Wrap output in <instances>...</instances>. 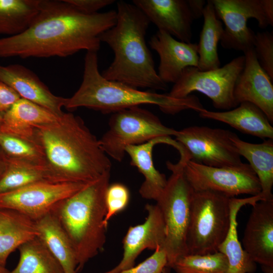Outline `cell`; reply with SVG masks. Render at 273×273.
<instances>
[{
	"label": "cell",
	"instance_id": "1",
	"mask_svg": "<svg viewBox=\"0 0 273 273\" xmlns=\"http://www.w3.org/2000/svg\"><path fill=\"white\" fill-rule=\"evenodd\" d=\"M117 12L84 14L63 1L39 0L38 12L23 32L0 38V57H66L98 52L100 35L113 27Z\"/></svg>",
	"mask_w": 273,
	"mask_h": 273
},
{
	"label": "cell",
	"instance_id": "2",
	"mask_svg": "<svg viewBox=\"0 0 273 273\" xmlns=\"http://www.w3.org/2000/svg\"><path fill=\"white\" fill-rule=\"evenodd\" d=\"M34 136L52 181L89 184L111 170L99 140L79 116L64 113L53 122L37 126Z\"/></svg>",
	"mask_w": 273,
	"mask_h": 273
},
{
	"label": "cell",
	"instance_id": "3",
	"mask_svg": "<svg viewBox=\"0 0 273 273\" xmlns=\"http://www.w3.org/2000/svg\"><path fill=\"white\" fill-rule=\"evenodd\" d=\"M117 7L115 25L99 36L114 54L102 75L136 89L166 90L167 84L159 76L146 41L150 21L133 4L120 1Z\"/></svg>",
	"mask_w": 273,
	"mask_h": 273
},
{
	"label": "cell",
	"instance_id": "4",
	"mask_svg": "<svg viewBox=\"0 0 273 273\" xmlns=\"http://www.w3.org/2000/svg\"><path fill=\"white\" fill-rule=\"evenodd\" d=\"M145 104L156 105L172 115L188 109L198 112L204 108L194 96L175 98L106 79L99 71L97 53L93 52H87L81 84L71 97L66 98L64 107L70 110L86 107L106 114Z\"/></svg>",
	"mask_w": 273,
	"mask_h": 273
},
{
	"label": "cell",
	"instance_id": "5",
	"mask_svg": "<svg viewBox=\"0 0 273 273\" xmlns=\"http://www.w3.org/2000/svg\"><path fill=\"white\" fill-rule=\"evenodd\" d=\"M110 178V171H108L52 210L74 248L77 273L102 251L106 243L105 194Z\"/></svg>",
	"mask_w": 273,
	"mask_h": 273
},
{
	"label": "cell",
	"instance_id": "6",
	"mask_svg": "<svg viewBox=\"0 0 273 273\" xmlns=\"http://www.w3.org/2000/svg\"><path fill=\"white\" fill-rule=\"evenodd\" d=\"M180 156L177 163L166 162L172 173L156 200L165 224L166 238L163 248L167 255V266L170 268L177 259L188 254L187 237L194 190L184 172L185 165L190 157L187 152L180 153Z\"/></svg>",
	"mask_w": 273,
	"mask_h": 273
},
{
	"label": "cell",
	"instance_id": "7",
	"mask_svg": "<svg viewBox=\"0 0 273 273\" xmlns=\"http://www.w3.org/2000/svg\"><path fill=\"white\" fill-rule=\"evenodd\" d=\"M229 198L210 191H194L187 237L188 254L218 251L231 222Z\"/></svg>",
	"mask_w": 273,
	"mask_h": 273
},
{
	"label": "cell",
	"instance_id": "8",
	"mask_svg": "<svg viewBox=\"0 0 273 273\" xmlns=\"http://www.w3.org/2000/svg\"><path fill=\"white\" fill-rule=\"evenodd\" d=\"M177 131L164 125L151 112L135 106L112 113L109 129L99 140L107 156L121 162L127 146L175 136Z\"/></svg>",
	"mask_w": 273,
	"mask_h": 273
},
{
	"label": "cell",
	"instance_id": "9",
	"mask_svg": "<svg viewBox=\"0 0 273 273\" xmlns=\"http://www.w3.org/2000/svg\"><path fill=\"white\" fill-rule=\"evenodd\" d=\"M244 63V56H240L213 70L201 71L197 67H188L168 94L173 98L183 99L192 92H198L211 100L216 109L229 110L235 108L237 105L234 97V88Z\"/></svg>",
	"mask_w": 273,
	"mask_h": 273
},
{
	"label": "cell",
	"instance_id": "10",
	"mask_svg": "<svg viewBox=\"0 0 273 273\" xmlns=\"http://www.w3.org/2000/svg\"><path fill=\"white\" fill-rule=\"evenodd\" d=\"M216 15L224 23L221 46L242 51L253 49L255 34L248 27V20H256L264 29L273 25L272 0H211Z\"/></svg>",
	"mask_w": 273,
	"mask_h": 273
},
{
	"label": "cell",
	"instance_id": "11",
	"mask_svg": "<svg viewBox=\"0 0 273 273\" xmlns=\"http://www.w3.org/2000/svg\"><path fill=\"white\" fill-rule=\"evenodd\" d=\"M184 172L195 191H213L229 198L244 194L256 196L261 192L258 178L247 163L217 167L189 159L185 165Z\"/></svg>",
	"mask_w": 273,
	"mask_h": 273
},
{
	"label": "cell",
	"instance_id": "12",
	"mask_svg": "<svg viewBox=\"0 0 273 273\" xmlns=\"http://www.w3.org/2000/svg\"><path fill=\"white\" fill-rule=\"evenodd\" d=\"M232 132L219 128L193 126L178 130L175 140L190 160L211 167L238 166L243 162L231 139Z\"/></svg>",
	"mask_w": 273,
	"mask_h": 273
},
{
	"label": "cell",
	"instance_id": "13",
	"mask_svg": "<svg viewBox=\"0 0 273 273\" xmlns=\"http://www.w3.org/2000/svg\"><path fill=\"white\" fill-rule=\"evenodd\" d=\"M89 184L52 181L35 183L1 193L0 208L15 210L35 221Z\"/></svg>",
	"mask_w": 273,
	"mask_h": 273
},
{
	"label": "cell",
	"instance_id": "14",
	"mask_svg": "<svg viewBox=\"0 0 273 273\" xmlns=\"http://www.w3.org/2000/svg\"><path fill=\"white\" fill-rule=\"evenodd\" d=\"M147 216L141 224L131 226L123 240V253L119 263L102 273H120L134 266L135 260L145 249L163 247L166 231L163 216L157 204L145 206Z\"/></svg>",
	"mask_w": 273,
	"mask_h": 273
},
{
	"label": "cell",
	"instance_id": "15",
	"mask_svg": "<svg viewBox=\"0 0 273 273\" xmlns=\"http://www.w3.org/2000/svg\"><path fill=\"white\" fill-rule=\"evenodd\" d=\"M158 30H162L178 40L191 42L192 24L196 17L189 0H133Z\"/></svg>",
	"mask_w": 273,
	"mask_h": 273
},
{
	"label": "cell",
	"instance_id": "16",
	"mask_svg": "<svg viewBox=\"0 0 273 273\" xmlns=\"http://www.w3.org/2000/svg\"><path fill=\"white\" fill-rule=\"evenodd\" d=\"M244 53V68L234 90L235 102L237 106L242 102L253 104L265 114L272 124V80L261 67L253 48Z\"/></svg>",
	"mask_w": 273,
	"mask_h": 273
},
{
	"label": "cell",
	"instance_id": "17",
	"mask_svg": "<svg viewBox=\"0 0 273 273\" xmlns=\"http://www.w3.org/2000/svg\"><path fill=\"white\" fill-rule=\"evenodd\" d=\"M252 206L242 246L256 263L273 267V200Z\"/></svg>",
	"mask_w": 273,
	"mask_h": 273
},
{
	"label": "cell",
	"instance_id": "18",
	"mask_svg": "<svg viewBox=\"0 0 273 273\" xmlns=\"http://www.w3.org/2000/svg\"><path fill=\"white\" fill-rule=\"evenodd\" d=\"M149 43L159 55L158 74L166 84L175 83L186 68H198L199 57L196 43L183 42L165 31L158 30Z\"/></svg>",
	"mask_w": 273,
	"mask_h": 273
},
{
	"label": "cell",
	"instance_id": "19",
	"mask_svg": "<svg viewBox=\"0 0 273 273\" xmlns=\"http://www.w3.org/2000/svg\"><path fill=\"white\" fill-rule=\"evenodd\" d=\"M0 80L13 88L21 98L39 105L58 116L64 112L66 98L55 96L31 70L20 64L0 65Z\"/></svg>",
	"mask_w": 273,
	"mask_h": 273
},
{
	"label": "cell",
	"instance_id": "20",
	"mask_svg": "<svg viewBox=\"0 0 273 273\" xmlns=\"http://www.w3.org/2000/svg\"><path fill=\"white\" fill-rule=\"evenodd\" d=\"M161 143L174 147L176 141L169 136L160 137L143 144L129 146L125 149V153L130 158L131 165L136 167L144 177L139 193L146 199L156 201L167 184L165 175L155 168L153 160V148Z\"/></svg>",
	"mask_w": 273,
	"mask_h": 273
},
{
	"label": "cell",
	"instance_id": "21",
	"mask_svg": "<svg viewBox=\"0 0 273 273\" xmlns=\"http://www.w3.org/2000/svg\"><path fill=\"white\" fill-rule=\"evenodd\" d=\"M198 113L201 118L226 123L242 133L273 140L272 124L265 114L252 103L242 102L233 109L222 112L203 108Z\"/></svg>",
	"mask_w": 273,
	"mask_h": 273
},
{
	"label": "cell",
	"instance_id": "22",
	"mask_svg": "<svg viewBox=\"0 0 273 273\" xmlns=\"http://www.w3.org/2000/svg\"><path fill=\"white\" fill-rule=\"evenodd\" d=\"M59 116L39 105L21 98L4 114L0 131L34 139L37 126L53 122Z\"/></svg>",
	"mask_w": 273,
	"mask_h": 273
},
{
	"label": "cell",
	"instance_id": "23",
	"mask_svg": "<svg viewBox=\"0 0 273 273\" xmlns=\"http://www.w3.org/2000/svg\"><path fill=\"white\" fill-rule=\"evenodd\" d=\"M37 236L35 220L15 210L0 208V265L6 267L9 255Z\"/></svg>",
	"mask_w": 273,
	"mask_h": 273
},
{
	"label": "cell",
	"instance_id": "24",
	"mask_svg": "<svg viewBox=\"0 0 273 273\" xmlns=\"http://www.w3.org/2000/svg\"><path fill=\"white\" fill-rule=\"evenodd\" d=\"M231 139L241 156L249 162L257 176L261 187L259 195L262 200H273V140L267 139L259 144L241 140L233 132Z\"/></svg>",
	"mask_w": 273,
	"mask_h": 273
},
{
	"label": "cell",
	"instance_id": "25",
	"mask_svg": "<svg viewBox=\"0 0 273 273\" xmlns=\"http://www.w3.org/2000/svg\"><path fill=\"white\" fill-rule=\"evenodd\" d=\"M261 200L258 195L243 199L231 198L230 226L226 237L218 248V251L223 253L227 259L226 273H253L256 270V263L244 250L239 241L237 217L240 209L243 206L252 205Z\"/></svg>",
	"mask_w": 273,
	"mask_h": 273
},
{
	"label": "cell",
	"instance_id": "26",
	"mask_svg": "<svg viewBox=\"0 0 273 273\" xmlns=\"http://www.w3.org/2000/svg\"><path fill=\"white\" fill-rule=\"evenodd\" d=\"M35 222L37 237L59 262L64 273H77L75 251L55 214L52 211Z\"/></svg>",
	"mask_w": 273,
	"mask_h": 273
},
{
	"label": "cell",
	"instance_id": "27",
	"mask_svg": "<svg viewBox=\"0 0 273 273\" xmlns=\"http://www.w3.org/2000/svg\"><path fill=\"white\" fill-rule=\"evenodd\" d=\"M204 23L198 46V68L201 71L213 70L220 67V62L217 46L223 28L217 17L211 0L207 1L202 12Z\"/></svg>",
	"mask_w": 273,
	"mask_h": 273
},
{
	"label": "cell",
	"instance_id": "28",
	"mask_svg": "<svg viewBox=\"0 0 273 273\" xmlns=\"http://www.w3.org/2000/svg\"><path fill=\"white\" fill-rule=\"evenodd\" d=\"M18 249L19 262L14 269L6 273H64L59 262L38 237Z\"/></svg>",
	"mask_w": 273,
	"mask_h": 273
},
{
	"label": "cell",
	"instance_id": "29",
	"mask_svg": "<svg viewBox=\"0 0 273 273\" xmlns=\"http://www.w3.org/2000/svg\"><path fill=\"white\" fill-rule=\"evenodd\" d=\"M39 0H0V34H19L29 26L38 12Z\"/></svg>",
	"mask_w": 273,
	"mask_h": 273
},
{
	"label": "cell",
	"instance_id": "30",
	"mask_svg": "<svg viewBox=\"0 0 273 273\" xmlns=\"http://www.w3.org/2000/svg\"><path fill=\"white\" fill-rule=\"evenodd\" d=\"M42 181H51L45 165L9 158L6 170L0 179V194Z\"/></svg>",
	"mask_w": 273,
	"mask_h": 273
},
{
	"label": "cell",
	"instance_id": "31",
	"mask_svg": "<svg viewBox=\"0 0 273 273\" xmlns=\"http://www.w3.org/2000/svg\"><path fill=\"white\" fill-rule=\"evenodd\" d=\"M0 148L9 158L46 166L43 151L35 138L31 139L0 131Z\"/></svg>",
	"mask_w": 273,
	"mask_h": 273
},
{
	"label": "cell",
	"instance_id": "32",
	"mask_svg": "<svg viewBox=\"0 0 273 273\" xmlns=\"http://www.w3.org/2000/svg\"><path fill=\"white\" fill-rule=\"evenodd\" d=\"M176 273H226L228 261L219 251L206 254H188L171 266Z\"/></svg>",
	"mask_w": 273,
	"mask_h": 273
},
{
	"label": "cell",
	"instance_id": "33",
	"mask_svg": "<svg viewBox=\"0 0 273 273\" xmlns=\"http://www.w3.org/2000/svg\"><path fill=\"white\" fill-rule=\"evenodd\" d=\"M129 198V190L125 185L120 183L109 185L105 194L106 213L104 223L106 228L112 217L127 207Z\"/></svg>",
	"mask_w": 273,
	"mask_h": 273
},
{
	"label": "cell",
	"instance_id": "34",
	"mask_svg": "<svg viewBox=\"0 0 273 273\" xmlns=\"http://www.w3.org/2000/svg\"><path fill=\"white\" fill-rule=\"evenodd\" d=\"M253 49L261 67L273 80L272 31L255 34Z\"/></svg>",
	"mask_w": 273,
	"mask_h": 273
},
{
	"label": "cell",
	"instance_id": "35",
	"mask_svg": "<svg viewBox=\"0 0 273 273\" xmlns=\"http://www.w3.org/2000/svg\"><path fill=\"white\" fill-rule=\"evenodd\" d=\"M167 258L163 247L157 248L153 254L135 266L120 273H167Z\"/></svg>",
	"mask_w": 273,
	"mask_h": 273
},
{
	"label": "cell",
	"instance_id": "36",
	"mask_svg": "<svg viewBox=\"0 0 273 273\" xmlns=\"http://www.w3.org/2000/svg\"><path fill=\"white\" fill-rule=\"evenodd\" d=\"M82 13L92 15L98 11L114 3V0H65Z\"/></svg>",
	"mask_w": 273,
	"mask_h": 273
},
{
	"label": "cell",
	"instance_id": "37",
	"mask_svg": "<svg viewBox=\"0 0 273 273\" xmlns=\"http://www.w3.org/2000/svg\"><path fill=\"white\" fill-rule=\"evenodd\" d=\"M21 98L11 86L0 80V112L5 114Z\"/></svg>",
	"mask_w": 273,
	"mask_h": 273
},
{
	"label": "cell",
	"instance_id": "38",
	"mask_svg": "<svg viewBox=\"0 0 273 273\" xmlns=\"http://www.w3.org/2000/svg\"><path fill=\"white\" fill-rule=\"evenodd\" d=\"M8 160L9 158L0 148V179L6 170Z\"/></svg>",
	"mask_w": 273,
	"mask_h": 273
},
{
	"label": "cell",
	"instance_id": "39",
	"mask_svg": "<svg viewBox=\"0 0 273 273\" xmlns=\"http://www.w3.org/2000/svg\"><path fill=\"white\" fill-rule=\"evenodd\" d=\"M262 269L264 273H273V267L262 266Z\"/></svg>",
	"mask_w": 273,
	"mask_h": 273
},
{
	"label": "cell",
	"instance_id": "40",
	"mask_svg": "<svg viewBox=\"0 0 273 273\" xmlns=\"http://www.w3.org/2000/svg\"><path fill=\"white\" fill-rule=\"evenodd\" d=\"M8 271V270L6 267L0 265V273H6Z\"/></svg>",
	"mask_w": 273,
	"mask_h": 273
},
{
	"label": "cell",
	"instance_id": "41",
	"mask_svg": "<svg viewBox=\"0 0 273 273\" xmlns=\"http://www.w3.org/2000/svg\"><path fill=\"white\" fill-rule=\"evenodd\" d=\"M4 114H3V113L0 112V124H1V122H2V121Z\"/></svg>",
	"mask_w": 273,
	"mask_h": 273
}]
</instances>
